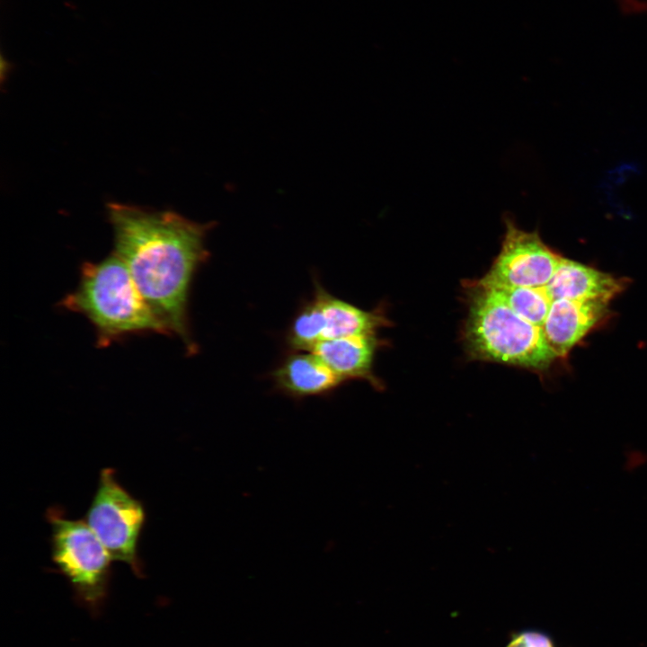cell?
<instances>
[{
    "instance_id": "8992f818",
    "label": "cell",
    "mask_w": 647,
    "mask_h": 647,
    "mask_svg": "<svg viewBox=\"0 0 647 647\" xmlns=\"http://www.w3.org/2000/svg\"><path fill=\"white\" fill-rule=\"evenodd\" d=\"M561 258L537 232H527L510 218H505L501 251L489 271L477 281L489 287H545Z\"/></svg>"
},
{
    "instance_id": "52a82bcc",
    "label": "cell",
    "mask_w": 647,
    "mask_h": 647,
    "mask_svg": "<svg viewBox=\"0 0 647 647\" xmlns=\"http://www.w3.org/2000/svg\"><path fill=\"white\" fill-rule=\"evenodd\" d=\"M607 313L606 302L554 299L541 328L555 356L563 358Z\"/></svg>"
},
{
    "instance_id": "7c38bea8",
    "label": "cell",
    "mask_w": 647,
    "mask_h": 647,
    "mask_svg": "<svg viewBox=\"0 0 647 647\" xmlns=\"http://www.w3.org/2000/svg\"><path fill=\"white\" fill-rule=\"evenodd\" d=\"M489 288L493 289L518 315L542 327L553 302L545 286L539 288L507 286Z\"/></svg>"
},
{
    "instance_id": "4fadbf2b",
    "label": "cell",
    "mask_w": 647,
    "mask_h": 647,
    "mask_svg": "<svg viewBox=\"0 0 647 647\" xmlns=\"http://www.w3.org/2000/svg\"><path fill=\"white\" fill-rule=\"evenodd\" d=\"M505 647H556L553 638L536 629H521L511 632Z\"/></svg>"
},
{
    "instance_id": "9c48e42d",
    "label": "cell",
    "mask_w": 647,
    "mask_h": 647,
    "mask_svg": "<svg viewBox=\"0 0 647 647\" xmlns=\"http://www.w3.org/2000/svg\"><path fill=\"white\" fill-rule=\"evenodd\" d=\"M625 279L616 278L590 266L561 258L545 288L554 299L609 303L626 287Z\"/></svg>"
},
{
    "instance_id": "8fae6325",
    "label": "cell",
    "mask_w": 647,
    "mask_h": 647,
    "mask_svg": "<svg viewBox=\"0 0 647 647\" xmlns=\"http://www.w3.org/2000/svg\"><path fill=\"white\" fill-rule=\"evenodd\" d=\"M379 344L375 333L361 334L323 341L311 351L343 382L364 379L377 386L372 367Z\"/></svg>"
},
{
    "instance_id": "3957f363",
    "label": "cell",
    "mask_w": 647,
    "mask_h": 647,
    "mask_svg": "<svg viewBox=\"0 0 647 647\" xmlns=\"http://www.w3.org/2000/svg\"><path fill=\"white\" fill-rule=\"evenodd\" d=\"M464 340L476 359L532 370L547 368L557 358L542 328L518 315L491 288L477 280L468 286Z\"/></svg>"
},
{
    "instance_id": "ba28073f",
    "label": "cell",
    "mask_w": 647,
    "mask_h": 647,
    "mask_svg": "<svg viewBox=\"0 0 647 647\" xmlns=\"http://www.w3.org/2000/svg\"><path fill=\"white\" fill-rule=\"evenodd\" d=\"M271 377L279 392L297 400L329 394L344 383L311 350H293Z\"/></svg>"
},
{
    "instance_id": "5bb4252c",
    "label": "cell",
    "mask_w": 647,
    "mask_h": 647,
    "mask_svg": "<svg viewBox=\"0 0 647 647\" xmlns=\"http://www.w3.org/2000/svg\"><path fill=\"white\" fill-rule=\"evenodd\" d=\"M619 14L625 18L647 15V0H614Z\"/></svg>"
},
{
    "instance_id": "277c9868",
    "label": "cell",
    "mask_w": 647,
    "mask_h": 647,
    "mask_svg": "<svg viewBox=\"0 0 647 647\" xmlns=\"http://www.w3.org/2000/svg\"><path fill=\"white\" fill-rule=\"evenodd\" d=\"M51 559L70 583L75 598L93 614L106 600L113 561L84 518L71 519L60 506L46 511Z\"/></svg>"
},
{
    "instance_id": "5b68a950",
    "label": "cell",
    "mask_w": 647,
    "mask_h": 647,
    "mask_svg": "<svg viewBox=\"0 0 647 647\" xmlns=\"http://www.w3.org/2000/svg\"><path fill=\"white\" fill-rule=\"evenodd\" d=\"M84 519L113 561L125 563L136 576H143L137 548L146 510L143 502L118 482L114 469L101 470Z\"/></svg>"
},
{
    "instance_id": "6da1fadb",
    "label": "cell",
    "mask_w": 647,
    "mask_h": 647,
    "mask_svg": "<svg viewBox=\"0 0 647 647\" xmlns=\"http://www.w3.org/2000/svg\"><path fill=\"white\" fill-rule=\"evenodd\" d=\"M114 250L127 266L139 292L189 355L198 351L193 340L189 297L198 270L206 263L208 232L215 222L199 223L172 210H151L110 202Z\"/></svg>"
},
{
    "instance_id": "30bf717a",
    "label": "cell",
    "mask_w": 647,
    "mask_h": 647,
    "mask_svg": "<svg viewBox=\"0 0 647 647\" xmlns=\"http://www.w3.org/2000/svg\"><path fill=\"white\" fill-rule=\"evenodd\" d=\"M314 299L319 318L322 341L375 333L387 325V320L377 311H365L341 300L325 290L315 280Z\"/></svg>"
},
{
    "instance_id": "7a4b0ae2",
    "label": "cell",
    "mask_w": 647,
    "mask_h": 647,
    "mask_svg": "<svg viewBox=\"0 0 647 647\" xmlns=\"http://www.w3.org/2000/svg\"><path fill=\"white\" fill-rule=\"evenodd\" d=\"M92 324L100 348L137 334L170 336L154 314L124 262L113 253L98 262H84L75 290L58 304Z\"/></svg>"
}]
</instances>
